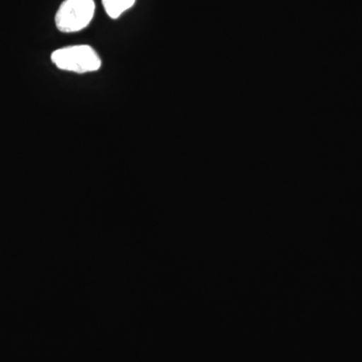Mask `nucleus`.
Wrapping results in <instances>:
<instances>
[{"mask_svg":"<svg viewBox=\"0 0 362 362\" xmlns=\"http://www.w3.org/2000/svg\"><path fill=\"white\" fill-rule=\"evenodd\" d=\"M52 63L59 70L85 74L96 71L102 62L98 52L88 45H76L62 47L52 52Z\"/></svg>","mask_w":362,"mask_h":362,"instance_id":"f257e3e1","label":"nucleus"},{"mask_svg":"<svg viewBox=\"0 0 362 362\" xmlns=\"http://www.w3.org/2000/svg\"><path fill=\"white\" fill-rule=\"evenodd\" d=\"M95 11L94 0H65L54 16L57 28L66 33L81 32L93 21Z\"/></svg>","mask_w":362,"mask_h":362,"instance_id":"f03ea898","label":"nucleus"},{"mask_svg":"<svg viewBox=\"0 0 362 362\" xmlns=\"http://www.w3.org/2000/svg\"><path fill=\"white\" fill-rule=\"evenodd\" d=\"M136 0H102L105 11L112 20H117L134 6Z\"/></svg>","mask_w":362,"mask_h":362,"instance_id":"7ed1b4c3","label":"nucleus"}]
</instances>
